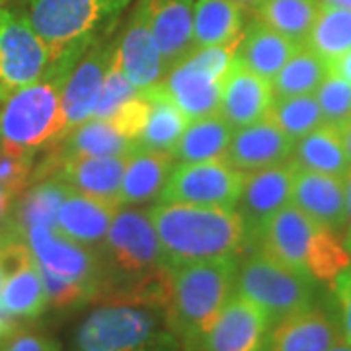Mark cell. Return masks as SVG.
<instances>
[{
    "mask_svg": "<svg viewBox=\"0 0 351 351\" xmlns=\"http://www.w3.org/2000/svg\"><path fill=\"white\" fill-rule=\"evenodd\" d=\"M96 256L100 262L101 302L166 306L170 265L149 211L119 205Z\"/></svg>",
    "mask_w": 351,
    "mask_h": 351,
    "instance_id": "obj_1",
    "label": "cell"
},
{
    "mask_svg": "<svg viewBox=\"0 0 351 351\" xmlns=\"http://www.w3.org/2000/svg\"><path fill=\"white\" fill-rule=\"evenodd\" d=\"M149 215L170 267L234 258L250 239L234 207L158 201Z\"/></svg>",
    "mask_w": 351,
    "mask_h": 351,
    "instance_id": "obj_2",
    "label": "cell"
},
{
    "mask_svg": "<svg viewBox=\"0 0 351 351\" xmlns=\"http://www.w3.org/2000/svg\"><path fill=\"white\" fill-rule=\"evenodd\" d=\"M75 63H53L41 80L16 90L2 101L0 151L36 156L66 135L63 84Z\"/></svg>",
    "mask_w": 351,
    "mask_h": 351,
    "instance_id": "obj_3",
    "label": "cell"
},
{
    "mask_svg": "<svg viewBox=\"0 0 351 351\" xmlns=\"http://www.w3.org/2000/svg\"><path fill=\"white\" fill-rule=\"evenodd\" d=\"M258 239L265 254L318 283H334L351 267L346 242L291 203L267 221Z\"/></svg>",
    "mask_w": 351,
    "mask_h": 351,
    "instance_id": "obj_4",
    "label": "cell"
},
{
    "mask_svg": "<svg viewBox=\"0 0 351 351\" xmlns=\"http://www.w3.org/2000/svg\"><path fill=\"white\" fill-rule=\"evenodd\" d=\"M71 351H184L162 306L101 302L78 324Z\"/></svg>",
    "mask_w": 351,
    "mask_h": 351,
    "instance_id": "obj_5",
    "label": "cell"
},
{
    "mask_svg": "<svg viewBox=\"0 0 351 351\" xmlns=\"http://www.w3.org/2000/svg\"><path fill=\"white\" fill-rule=\"evenodd\" d=\"M133 0H22L24 18L47 45L51 64L78 61ZM49 64V66H51Z\"/></svg>",
    "mask_w": 351,
    "mask_h": 351,
    "instance_id": "obj_6",
    "label": "cell"
},
{
    "mask_svg": "<svg viewBox=\"0 0 351 351\" xmlns=\"http://www.w3.org/2000/svg\"><path fill=\"white\" fill-rule=\"evenodd\" d=\"M234 258L170 267L164 314L182 343L209 326L234 295Z\"/></svg>",
    "mask_w": 351,
    "mask_h": 351,
    "instance_id": "obj_7",
    "label": "cell"
},
{
    "mask_svg": "<svg viewBox=\"0 0 351 351\" xmlns=\"http://www.w3.org/2000/svg\"><path fill=\"white\" fill-rule=\"evenodd\" d=\"M316 285L318 281L313 277L289 267L263 250L254 252L237 263L234 271V293L260 306L271 324L316 304Z\"/></svg>",
    "mask_w": 351,
    "mask_h": 351,
    "instance_id": "obj_8",
    "label": "cell"
},
{
    "mask_svg": "<svg viewBox=\"0 0 351 351\" xmlns=\"http://www.w3.org/2000/svg\"><path fill=\"white\" fill-rule=\"evenodd\" d=\"M51 55L24 14L0 6V101L47 75Z\"/></svg>",
    "mask_w": 351,
    "mask_h": 351,
    "instance_id": "obj_9",
    "label": "cell"
},
{
    "mask_svg": "<svg viewBox=\"0 0 351 351\" xmlns=\"http://www.w3.org/2000/svg\"><path fill=\"white\" fill-rule=\"evenodd\" d=\"M242 178L244 172L223 160L180 162L174 166L158 201L201 207H234Z\"/></svg>",
    "mask_w": 351,
    "mask_h": 351,
    "instance_id": "obj_10",
    "label": "cell"
},
{
    "mask_svg": "<svg viewBox=\"0 0 351 351\" xmlns=\"http://www.w3.org/2000/svg\"><path fill=\"white\" fill-rule=\"evenodd\" d=\"M269 316L248 299L232 295L213 322L182 343L184 351H263Z\"/></svg>",
    "mask_w": 351,
    "mask_h": 351,
    "instance_id": "obj_11",
    "label": "cell"
},
{
    "mask_svg": "<svg viewBox=\"0 0 351 351\" xmlns=\"http://www.w3.org/2000/svg\"><path fill=\"white\" fill-rule=\"evenodd\" d=\"M25 240L43 271L88 289L98 299L101 277L96 252L66 239L49 225L29 226Z\"/></svg>",
    "mask_w": 351,
    "mask_h": 351,
    "instance_id": "obj_12",
    "label": "cell"
},
{
    "mask_svg": "<svg viewBox=\"0 0 351 351\" xmlns=\"http://www.w3.org/2000/svg\"><path fill=\"white\" fill-rule=\"evenodd\" d=\"M295 172L297 166L291 160L262 170L244 172L234 209L242 217L250 239H258L267 221L291 203Z\"/></svg>",
    "mask_w": 351,
    "mask_h": 351,
    "instance_id": "obj_13",
    "label": "cell"
},
{
    "mask_svg": "<svg viewBox=\"0 0 351 351\" xmlns=\"http://www.w3.org/2000/svg\"><path fill=\"white\" fill-rule=\"evenodd\" d=\"M115 41H96L90 49L73 64L63 84V113L66 133L92 117L100 96L104 78L112 64Z\"/></svg>",
    "mask_w": 351,
    "mask_h": 351,
    "instance_id": "obj_14",
    "label": "cell"
},
{
    "mask_svg": "<svg viewBox=\"0 0 351 351\" xmlns=\"http://www.w3.org/2000/svg\"><path fill=\"white\" fill-rule=\"evenodd\" d=\"M115 59L138 92L158 86L164 80L166 66L152 38L147 0H138L131 22L115 41Z\"/></svg>",
    "mask_w": 351,
    "mask_h": 351,
    "instance_id": "obj_15",
    "label": "cell"
},
{
    "mask_svg": "<svg viewBox=\"0 0 351 351\" xmlns=\"http://www.w3.org/2000/svg\"><path fill=\"white\" fill-rule=\"evenodd\" d=\"M341 339L336 314L313 304L271 324L263 351H328Z\"/></svg>",
    "mask_w": 351,
    "mask_h": 351,
    "instance_id": "obj_16",
    "label": "cell"
},
{
    "mask_svg": "<svg viewBox=\"0 0 351 351\" xmlns=\"http://www.w3.org/2000/svg\"><path fill=\"white\" fill-rule=\"evenodd\" d=\"M293 147L295 143L269 117H263L232 131L223 162L240 172H254L289 162Z\"/></svg>",
    "mask_w": 351,
    "mask_h": 351,
    "instance_id": "obj_17",
    "label": "cell"
},
{
    "mask_svg": "<svg viewBox=\"0 0 351 351\" xmlns=\"http://www.w3.org/2000/svg\"><path fill=\"white\" fill-rule=\"evenodd\" d=\"M291 205L308 215L332 232H346L348 205L343 178L297 168L291 191Z\"/></svg>",
    "mask_w": 351,
    "mask_h": 351,
    "instance_id": "obj_18",
    "label": "cell"
},
{
    "mask_svg": "<svg viewBox=\"0 0 351 351\" xmlns=\"http://www.w3.org/2000/svg\"><path fill=\"white\" fill-rule=\"evenodd\" d=\"M223 82L225 80L209 73L193 57V53H189L184 61H180L166 73L160 84L170 100L191 121L219 112Z\"/></svg>",
    "mask_w": 351,
    "mask_h": 351,
    "instance_id": "obj_19",
    "label": "cell"
},
{
    "mask_svg": "<svg viewBox=\"0 0 351 351\" xmlns=\"http://www.w3.org/2000/svg\"><path fill=\"white\" fill-rule=\"evenodd\" d=\"M274 100L276 94L271 80L252 73L234 61L223 82L221 104L217 113L237 129L267 117Z\"/></svg>",
    "mask_w": 351,
    "mask_h": 351,
    "instance_id": "obj_20",
    "label": "cell"
},
{
    "mask_svg": "<svg viewBox=\"0 0 351 351\" xmlns=\"http://www.w3.org/2000/svg\"><path fill=\"white\" fill-rule=\"evenodd\" d=\"M195 0H147L149 25L166 73L193 51Z\"/></svg>",
    "mask_w": 351,
    "mask_h": 351,
    "instance_id": "obj_21",
    "label": "cell"
},
{
    "mask_svg": "<svg viewBox=\"0 0 351 351\" xmlns=\"http://www.w3.org/2000/svg\"><path fill=\"white\" fill-rule=\"evenodd\" d=\"M117 207L119 205L112 201L96 199L71 189L57 211L55 228L76 244L98 252L108 237Z\"/></svg>",
    "mask_w": 351,
    "mask_h": 351,
    "instance_id": "obj_22",
    "label": "cell"
},
{
    "mask_svg": "<svg viewBox=\"0 0 351 351\" xmlns=\"http://www.w3.org/2000/svg\"><path fill=\"white\" fill-rule=\"evenodd\" d=\"M127 156H78L59 164L55 174L73 191L119 205Z\"/></svg>",
    "mask_w": 351,
    "mask_h": 351,
    "instance_id": "obj_23",
    "label": "cell"
},
{
    "mask_svg": "<svg viewBox=\"0 0 351 351\" xmlns=\"http://www.w3.org/2000/svg\"><path fill=\"white\" fill-rule=\"evenodd\" d=\"M176 160L170 152L138 149L127 154L123 182L119 189V205H143L160 197Z\"/></svg>",
    "mask_w": 351,
    "mask_h": 351,
    "instance_id": "obj_24",
    "label": "cell"
},
{
    "mask_svg": "<svg viewBox=\"0 0 351 351\" xmlns=\"http://www.w3.org/2000/svg\"><path fill=\"white\" fill-rule=\"evenodd\" d=\"M299 47V43L256 20L246 32H242L234 61L252 73L271 80Z\"/></svg>",
    "mask_w": 351,
    "mask_h": 351,
    "instance_id": "obj_25",
    "label": "cell"
},
{
    "mask_svg": "<svg viewBox=\"0 0 351 351\" xmlns=\"http://www.w3.org/2000/svg\"><path fill=\"white\" fill-rule=\"evenodd\" d=\"M291 162L301 170L343 178L351 168L338 127L322 123L293 147Z\"/></svg>",
    "mask_w": 351,
    "mask_h": 351,
    "instance_id": "obj_26",
    "label": "cell"
},
{
    "mask_svg": "<svg viewBox=\"0 0 351 351\" xmlns=\"http://www.w3.org/2000/svg\"><path fill=\"white\" fill-rule=\"evenodd\" d=\"M234 127L219 113L191 119L176 143L172 156L176 162H211L223 160Z\"/></svg>",
    "mask_w": 351,
    "mask_h": 351,
    "instance_id": "obj_27",
    "label": "cell"
},
{
    "mask_svg": "<svg viewBox=\"0 0 351 351\" xmlns=\"http://www.w3.org/2000/svg\"><path fill=\"white\" fill-rule=\"evenodd\" d=\"M0 306L14 318H38L49 306L47 289L36 258L22 263L2 279Z\"/></svg>",
    "mask_w": 351,
    "mask_h": 351,
    "instance_id": "obj_28",
    "label": "cell"
},
{
    "mask_svg": "<svg viewBox=\"0 0 351 351\" xmlns=\"http://www.w3.org/2000/svg\"><path fill=\"white\" fill-rule=\"evenodd\" d=\"M242 6L232 0H197L193 6V51L239 41Z\"/></svg>",
    "mask_w": 351,
    "mask_h": 351,
    "instance_id": "obj_29",
    "label": "cell"
},
{
    "mask_svg": "<svg viewBox=\"0 0 351 351\" xmlns=\"http://www.w3.org/2000/svg\"><path fill=\"white\" fill-rule=\"evenodd\" d=\"M143 92L151 100V112H149L147 125L137 141V147L147 149V151L172 154L176 143L180 141L184 129L188 127L189 119L186 117V113L170 100V96L164 92L162 84L143 90Z\"/></svg>",
    "mask_w": 351,
    "mask_h": 351,
    "instance_id": "obj_30",
    "label": "cell"
},
{
    "mask_svg": "<svg viewBox=\"0 0 351 351\" xmlns=\"http://www.w3.org/2000/svg\"><path fill=\"white\" fill-rule=\"evenodd\" d=\"M320 6L322 4L318 0H262L254 10L258 22L304 45Z\"/></svg>",
    "mask_w": 351,
    "mask_h": 351,
    "instance_id": "obj_31",
    "label": "cell"
},
{
    "mask_svg": "<svg viewBox=\"0 0 351 351\" xmlns=\"http://www.w3.org/2000/svg\"><path fill=\"white\" fill-rule=\"evenodd\" d=\"M69 193H71V188L57 178H47L45 182L34 184V188L20 193L22 197L14 207V217L10 219V223L24 237L29 226H55L57 211Z\"/></svg>",
    "mask_w": 351,
    "mask_h": 351,
    "instance_id": "obj_32",
    "label": "cell"
},
{
    "mask_svg": "<svg viewBox=\"0 0 351 351\" xmlns=\"http://www.w3.org/2000/svg\"><path fill=\"white\" fill-rule=\"evenodd\" d=\"M328 73L330 66L326 61L306 45H301L287 63L281 66V71L271 78L274 94L276 98L314 94Z\"/></svg>",
    "mask_w": 351,
    "mask_h": 351,
    "instance_id": "obj_33",
    "label": "cell"
},
{
    "mask_svg": "<svg viewBox=\"0 0 351 351\" xmlns=\"http://www.w3.org/2000/svg\"><path fill=\"white\" fill-rule=\"evenodd\" d=\"M326 63L351 49V10L336 6H320L313 29L304 41Z\"/></svg>",
    "mask_w": 351,
    "mask_h": 351,
    "instance_id": "obj_34",
    "label": "cell"
},
{
    "mask_svg": "<svg viewBox=\"0 0 351 351\" xmlns=\"http://www.w3.org/2000/svg\"><path fill=\"white\" fill-rule=\"evenodd\" d=\"M267 117L276 123L293 143L308 135L316 127L324 123L320 106L314 94H301V96H287L276 98Z\"/></svg>",
    "mask_w": 351,
    "mask_h": 351,
    "instance_id": "obj_35",
    "label": "cell"
},
{
    "mask_svg": "<svg viewBox=\"0 0 351 351\" xmlns=\"http://www.w3.org/2000/svg\"><path fill=\"white\" fill-rule=\"evenodd\" d=\"M314 98L320 106L326 125L339 129L351 121V84L341 76L328 73L320 86L316 88Z\"/></svg>",
    "mask_w": 351,
    "mask_h": 351,
    "instance_id": "obj_36",
    "label": "cell"
},
{
    "mask_svg": "<svg viewBox=\"0 0 351 351\" xmlns=\"http://www.w3.org/2000/svg\"><path fill=\"white\" fill-rule=\"evenodd\" d=\"M138 90L135 84L127 78L123 73V69L119 66L117 59H115V51H113V59L110 69H108V75L104 78V84H101L100 96L96 101V108L92 117H98V119H108L112 117L113 113L117 112L129 98L137 96Z\"/></svg>",
    "mask_w": 351,
    "mask_h": 351,
    "instance_id": "obj_37",
    "label": "cell"
},
{
    "mask_svg": "<svg viewBox=\"0 0 351 351\" xmlns=\"http://www.w3.org/2000/svg\"><path fill=\"white\" fill-rule=\"evenodd\" d=\"M32 154H10L0 151V188L8 195H20L32 184L34 160Z\"/></svg>",
    "mask_w": 351,
    "mask_h": 351,
    "instance_id": "obj_38",
    "label": "cell"
},
{
    "mask_svg": "<svg viewBox=\"0 0 351 351\" xmlns=\"http://www.w3.org/2000/svg\"><path fill=\"white\" fill-rule=\"evenodd\" d=\"M149 112H151V100L147 98L145 92H138L137 96L129 98V100L113 113L112 119L115 127L125 135L127 138H131L135 145H137L138 137L143 133V129L147 125V119H149Z\"/></svg>",
    "mask_w": 351,
    "mask_h": 351,
    "instance_id": "obj_39",
    "label": "cell"
},
{
    "mask_svg": "<svg viewBox=\"0 0 351 351\" xmlns=\"http://www.w3.org/2000/svg\"><path fill=\"white\" fill-rule=\"evenodd\" d=\"M334 299H336V318H338L341 339L351 346V267L341 271L334 283Z\"/></svg>",
    "mask_w": 351,
    "mask_h": 351,
    "instance_id": "obj_40",
    "label": "cell"
},
{
    "mask_svg": "<svg viewBox=\"0 0 351 351\" xmlns=\"http://www.w3.org/2000/svg\"><path fill=\"white\" fill-rule=\"evenodd\" d=\"M0 351H61L59 343L41 332L20 330L2 339Z\"/></svg>",
    "mask_w": 351,
    "mask_h": 351,
    "instance_id": "obj_41",
    "label": "cell"
},
{
    "mask_svg": "<svg viewBox=\"0 0 351 351\" xmlns=\"http://www.w3.org/2000/svg\"><path fill=\"white\" fill-rule=\"evenodd\" d=\"M328 66H330V73L341 76L343 80H348L351 84V49L343 55H339L338 59L330 61Z\"/></svg>",
    "mask_w": 351,
    "mask_h": 351,
    "instance_id": "obj_42",
    "label": "cell"
},
{
    "mask_svg": "<svg viewBox=\"0 0 351 351\" xmlns=\"http://www.w3.org/2000/svg\"><path fill=\"white\" fill-rule=\"evenodd\" d=\"M343 186H346V205H348V228H346V246L351 244V168L348 174L343 176Z\"/></svg>",
    "mask_w": 351,
    "mask_h": 351,
    "instance_id": "obj_43",
    "label": "cell"
},
{
    "mask_svg": "<svg viewBox=\"0 0 351 351\" xmlns=\"http://www.w3.org/2000/svg\"><path fill=\"white\" fill-rule=\"evenodd\" d=\"M12 195H8L4 189L0 188V225L8 221V213L12 211Z\"/></svg>",
    "mask_w": 351,
    "mask_h": 351,
    "instance_id": "obj_44",
    "label": "cell"
},
{
    "mask_svg": "<svg viewBox=\"0 0 351 351\" xmlns=\"http://www.w3.org/2000/svg\"><path fill=\"white\" fill-rule=\"evenodd\" d=\"M339 135H341V141H343V149H346L348 160H350V164H351V121H348L346 125L339 127Z\"/></svg>",
    "mask_w": 351,
    "mask_h": 351,
    "instance_id": "obj_45",
    "label": "cell"
},
{
    "mask_svg": "<svg viewBox=\"0 0 351 351\" xmlns=\"http://www.w3.org/2000/svg\"><path fill=\"white\" fill-rule=\"evenodd\" d=\"M322 6H336V8H346L351 10V0H318Z\"/></svg>",
    "mask_w": 351,
    "mask_h": 351,
    "instance_id": "obj_46",
    "label": "cell"
},
{
    "mask_svg": "<svg viewBox=\"0 0 351 351\" xmlns=\"http://www.w3.org/2000/svg\"><path fill=\"white\" fill-rule=\"evenodd\" d=\"M328 351H351V346L348 343V341H343V339H339V341H336L332 348Z\"/></svg>",
    "mask_w": 351,
    "mask_h": 351,
    "instance_id": "obj_47",
    "label": "cell"
},
{
    "mask_svg": "<svg viewBox=\"0 0 351 351\" xmlns=\"http://www.w3.org/2000/svg\"><path fill=\"white\" fill-rule=\"evenodd\" d=\"M232 2H237L242 8H244V6H246V8H256L262 0H232Z\"/></svg>",
    "mask_w": 351,
    "mask_h": 351,
    "instance_id": "obj_48",
    "label": "cell"
},
{
    "mask_svg": "<svg viewBox=\"0 0 351 351\" xmlns=\"http://www.w3.org/2000/svg\"><path fill=\"white\" fill-rule=\"evenodd\" d=\"M0 285H2V269H0Z\"/></svg>",
    "mask_w": 351,
    "mask_h": 351,
    "instance_id": "obj_49",
    "label": "cell"
},
{
    "mask_svg": "<svg viewBox=\"0 0 351 351\" xmlns=\"http://www.w3.org/2000/svg\"><path fill=\"white\" fill-rule=\"evenodd\" d=\"M348 250H350V252H351V244H348Z\"/></svg>",
    "mask_w": 351,
    "mask_h": 351,
    "instance_id": "obj_50",
    "label": "cell"
},
{
    "mask_svg": "<svg viewBox=\"0 0 351 351\" xmlns=\"http://www.w3.org/2000/svg\"><path fill=\"white\" fill-rule=\"evenodd\" d=\"M2 2H4V0H0V4H2Z\"/></svg>",
    "mask_w": 351,
    "mask_h": 351,
    "instance_id": "obj_51",
    "label": "cell"
}]
</instances>
